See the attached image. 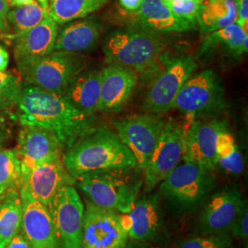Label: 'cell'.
Segmentation results:
<instances>
[{"instance_id": "cell-9", "label": "cell", "mask_w": 248, "mask_h": 248, "mask_svg": "<svg viewBox=\"0 0 248 248\" xmlns=\"http://www.w3.org/2000/svg\"><path fill=\"white\" fill-rule=\"evenodd\" d=\"M196 69L197 63L190 56L171 60L152 81L144 98V108L155 114L172 109L178 92Z\"/></svg>"}, {"instance_id": "cell-2", "label": "cell", "mask_w": 248, "mask_h": 248, "mask_svg": "<svg viewBox=\"0 0 248 248\" xmlns=\"http://www.w3.org/2000/svg\"><path fill=\"white\" fill-rule=\"evenodd\" d=\"M62 163L75 179L93 172L137 168L131 151L117 133L104 126L97 127L68 148Z\"/></svg>"}, {"instance_id": "cell-23", "label": "cell", "mask_w": 248, "mask_h": 248, "mask_svg": "<svg viewBox=\"0 0 248 248\" xmlns=\"http://www.w3.org/2000/svg\"><path fill=\"white\" fill-rule=\"evenodd\" d=\"M100 84L101 70H83L73 78L62 97L81 112L93 115L98 111Z\"/></svg>"}, {"instance_id": "cell-3", "label": "cell", "mask_w": 248, "mask_h": 248, "mask_svg": "<svg viewBox=\"0 0 248 248\" xmlns=\"http://www.w3.org/2000/svg\"><path fill=\"white\" fill-rule=\"evenodd\" d=\"M165 46L160 34L136 25L111 32L103 44V53L108 63L120 64L137 74L151 68Z\"/></svg>"}, {"instance_id": "cell-39", "label": "cell", "mask_w": 248, "mask_h": 248, "mask_svg": "<svg viewBox=\"0 0 248 248\" xmlns=\"http://www.w3.org/2000/svg\"><path fill=\"white\" fill-rule=\"evenodd\" d=\"M9 63V53L7 49L0 45V72L7 71Z\"/></svg>"}, {"instance_id": "cell-16", "label": "cell", "mask_w": 248, "mask_h": 248, "mask_svg": "<svg viewBox=\"0 0 248 248\" xmlns=\"http://www.w3.org/2000/svg\"><path fill=\"white\" fill-rule=\"evenodd\" d=\"M18 191L22 200L20 232L30 248H62L50 210L26 192Z\"/></svg>"}, {"instance_id": "cell-19", "label": "cell", "mask_w": 248, "mask_h": 248, "mask_svg": "<svg viewBox=\"0 0 248 248\" xmlns=\"http://www.w3.org/2000/svg\"><path fill=\"white\" fill-rule=\"evenodd\" d=\"M137 84V74L117 63H108L101 70L98 110L113 112L123 108Z\"/></svg>"}, {"instance_id": "cell-42", "label": "cell", "mask_w": 248, "mask_h": 248, "mask_svg": "<svg viewBox=\"0 0 248 248\" xmlns=\"http://www.w3.org/2000/svg\"><path fill=\"white\" fill-rule=\"evenodd\" d=\"M0 121H5V117L0 113Z\"/></svg>"}, {"instance_id": "cell-40", "label": "cell", "mask_w": 248, "mask_h": 248, "mask_svg": "<svg viewBox=\"0 0 248 248\" xmlns=\"http://www.w3.org/2000/svg\"><path fill=\"white\" fill-rule=\"evenodd\" d=\"M9 126L6 124L5 121H0V149L3 148L4 144L8 141L9 138Z\"/></svg>"}, {"instance_id": "cell-12", "label": "cell", "mask_w": 248, "mask_h": 248, "mask_svg": "<svg viewBox=\"0 0 248 248\" xmlns=\"http://www.w3.org/2000/svg\"><path fill=\"white\" fill-rule=\"evenodd\" d=\"M49 210L62 248H80L85 208L74 185L62 187Z\"/></svg>"}, {"instance_id": "cell-29", "label": "cell", "mask_w": 248, "mask_h": 248, "mask_svg": "<svg viewBox=\"0 0 248 248\" xmlns=\"http://www.w3.org/2000/svg\"><path fill=\"white\" fill-rule=\"evenodd\" d=\"M217 166L229 175H239L244 171V160L234 137L228 130L218 137L216 144Z\"/></svg>"}, {"instance_id": "cell-30", "label": "cell", "mask_w": 248, "mask_h": 248, "mask_svg": "<svg viewBox=\"0 0 248 248\" xmlns=\"http://www.w3.org/2000/svg\"><path fill=\"white\" fill-rule=\"evenodd\" d=\"M22 177L20 160L15 148L0 149V197L18 189Z\"/></svg>"}, {"instance_id": "cell-25", "label": "cell", "mask_w": 248, "mask_h": 248, "mask_svg": "<svg viewBox=\"0 0 248 248\" xmlns=\"http://www.w3.org/2000/svg\"><path fill=\"white\" fill-rule=\"evenodd\" d=\"M22 200L18 189L3 196L0 202V248H4L20 232Z\"/></svg>"}, {"instance_id": "cell-46", "label": "cell", "mask_w": 248, "mask_h": 248, "mask_svg": "<svg viewBox=\"0 0 248 248\" xmlns=\"http://www.w3.org/2000/svg\"><path fill=\"white\" fill-rule=\"evenodd\" d=\"M7 1H8V0H7Z\"/></svg>"}, {"instance_id": "cell-34", "label": "cell", "mask_w": 248, "mask_h": 248, "mask_svg": "<svg viewBox=\"0 0 248 248\" xmlns=\"http://www.w3.org/2000/svg\"><path fill=\"white\" fill-rule=\"evenodd\" d=\"M230 233L236 239L248 242V205L242 210L237 218L234 220L231 227Z\"/></svg>"}, {"instance_id": "cell-18", "label": "cell", "mask_w": 248, "mask_h": 248, "mask_svg": "<svg viewBox=\"0 0 248 248\" xmlns=\"http://www.w3.org/2000/svg\"><path fill=\"white\" fill-rule=\"evenodd\" d=\"M58 31V24L51 17H48L39 25L12 39L14 59L18 74L54 51Z\"/></svg>"}, {"instance_id": "cell-38", "label": "cell", "mask_w": 248, "mask_h": 248, "mask_svg": "<svg viewBox=\"0 0 248 248\" xmlns=\"http://www.w3.org/2000/svg\"><path fill=\"white\" fill-rule=\"evenodd\" d=\"M143 0H120L122 8L129 12H136L141 8Z\"/></svg>"}, {"instance_id": "cell-22", "label": "cell", "mask_w": 248, "mask_h": 248, "mask_svg": "<svg viewBox=\"0 0 248 248\" xmlns=\"http://www.w3.org/2000/svg\"><path fill=\"white\" fill-rule=\"evenodd\" d=\"M101 34V26L93 18H79L58 31L54 51L82 53L93 49Z\"/></svg>"}, {"instance_id": "cell-35", "label": "cell", "mask_w": 248, "mask_h": 248, "mask_svg": "<svg viewBox=\"0 0 248 248\" xmlns=\"http://www.w3.org/2000/svg\"><path fill=\"white\" fill-rule=\"evenodd\" d=\"M9 7L7 0H0V38L7 40L10 35V27L8 20Z\"/></svg>"}, {"instance_id": "cell-37", "label": "cell", "mask_w": 248, "mask_h": 248, "mask_svg": "<svg viewBox=\"0 0 248 248\" xmlns=\"http://www.w3.org/2000/svg\"><path fill=\"white\" fill-rule=\"evenodd\" d=\"M4 248H31L25 237L19 232L12 239L9 241L8 245Z\"/></svg>"}, {"instance_id": "cell-7", "label": "cell", "mask_w": 248, "mask_h": 248, "mask_svg": "<svg viewBox=\"0 0 248 248\" xmlns=\"http://www.w3.org/2000/svg\"><path fill=\"white\" fill-rule=\"evenodd\" d=\"M225 104L221 78L212 69L192 75L177 94L173 108L190 120L211 115L222 109Z\"/></svg>"}, {"instance_id": "cell-43", "label": "cell", "mask_w": 248, "mask_h": 248, "mask_svg": "<svg viewBox=\"0 0 248 248\" xmlns=\"http://www.w3.org/2000/svg\"><path fill=\"white\" fill-rule=\"evenodd\" d=\"M197 1H199V2H202H202H203L204 0H197Z\"/></svg>"}, {"instance_id": "cell-14", "label": "cell", "mask_w": 248, "mask_h": 248, "mask_svg": "<svg viewBox=\"0 0 248 248\" xmlns=\"http://www.w3.org/2000/svg\"><path fill=\"white\" fill-rule=\"evenodd\" d=\"M63 148L52 132L36 126H22L15 148L20 160L22 177L40 165L62 157Z\"/></svg>"}, {"instance_id": "cell-36", "label": "cell", "mask_w": 248, "mask_h": 248, "mask_svg": "<svg viewBox=\"0 0 248 248\" xmlns=\"http://www.w3.org/2000/svg\"><path fill=\"white\" fill-rule=\"evenodd\" d=\"M237 8L236 23L248 33V0H234Z\"/></svg>"}, {"instance_id": "cell-24", "label": "cell", "mask_w": 248, "mask_h": 248, "mask_svg": "<svg viewBox=\"0 0 248 248\" xmlns=\"http://www.w3.org/2000/svg\"><path fill=\"white\" fill-rule=\"evenodd\" d=\"M237 8L234 0H204L197 18L203 32H212L235 23Z\"/></svg>"}, {"instance_id": "cell-17", "label": "cell", "mask_w": 248, "mask_h": 248, "mask_svg": "<svg viewBox=\"0 0 248 248\" xmlns=\"http://www.w3.org/2000/svg\"><path fill=\"white\" fill-rule=\"evenodd\" d=\"M228 127L222 121H193L186 129L183 160L213 171L217 167L218 137Z\"/></svg>"}, {"instance_id": "cell-26", "label": "cell", "mask_w": 248, "mask_h": 248, "mask_svg": "<svg viewBox=\"0 0 248 248\" xmlns=\"http://www.w3.org/2000/svg\"><path fill=\"white\" fill-rule=\"evenodd\" d=\"M108 0H48L50 17L58 25L86 18L101 9Z\"/></svg>"}, {"instance_id": "cell-15", "label": "cell", "mask_w": 248, "mask_h": 248, "mask_svg": "<svg viewBox=\"0 0 248 248\" xmlns=\"http://www.w3.org/2000/svg\"><path fill=\"white\" fill-rule=\"evenodd\" d=\"M74 184L76 179L64 168L62 157H59L36 167L22 177L18 190L49 209L59 190Z\"/></svg>"}, {"instance_id": "cell-8", "label": "cell", "mask_w": 248, "mask_h": 248, "mask_svg": "<svg viewBox=\"0 0 248 248\" xmlns=\"http://www.w3.org/2000/svg\"><path fill=\"white\" fill-rule=\"evenodd\" d=\"M187 127L174 120L166 122L159 140L143 169L144 192L148 193L158 186L183 159Z\"/></svg>"}, {"instance_id": "cell-45", "label": "cell", "mask_w": 248, "mask_h": 248, "mask_svg": "<svg viewBox=\"0 0 248 248\" xmlns=\"http://www.w3.org/2000/svg\"><path fill=\"white\" fill-rule=\"evenodd\" d=\"M1 200H2V198H1V197H0V202H1Z\"/></svg>"}, {"instance_id": "cell-20", "label": "cell", "mask_w": 248, "mask_h": 248, "mask_svg": "<svg viewBox=\"0 0 248 248\" xmlns=\"http://www.w3.org/2000/svg\"><path fill=\"white\" fill-rule=\"evenodd\" d=\"M122 222L129 239L149 241L155 238L161 226L159 193L137 199L132 210L122 214Z\"/></svg>"}, {"instance_id": "cell-1", "label": "cell", "mask_w": 248, "mask_h": 248, "mask_svg": "<svg viewBox=\"0 0 248 248\" xmlns=\"http://www.w3.org/2000/svg\"><path fill=\"white\" fill-rule=\"evenodd\" d=\"M13 120L52 132L67 149L97 128L93 115L81 112L62 96L26 83H22Z\"/></svg>"}, {"instance_id": "cell-21", "label": "cell", "mask_w": 248, "mask_h": 248, "mask_svg": "<svg viewBox=\"0 0 248 248\" xmlns=\"http://www.w3.org/2000/svg\"><path fill=\"white\" fill-rule=\"evenodd\" d=\"M137 12V26L157 34L183 32L195 29L196 23L178 18L164 0H143Z\"/></svg>"}, {"instance_id": "cell-11", "label": "cell", "mask_w": 248, "mask_h": 248, "mask_svg": "<svg viewBox=\"0 0 248 248\" xmlns=\"http://www.w3.org/2000/svg\"><path fill=\"white\" fill-rule=\"evenodd\" d=\"M165 124L162 117L154 114L124 118L114 124L117 135L133 154L138 169L145 168Z\"/></svg>"}, {"instance_id": "cell-32", "label": "cell", "mask_w": 248, "mask_h": 248, "mask_svg": "<svg viewBox=\"0 0 248 248\" xmlns=\"http://www.w3.org/2000/svg\"><path fill=\"white\" fill-rule=\"evenodd\" d=\"M232 237L231 233L191 236L180 242L177 248H234Z\"/></svg>"}, {"instance_id": "cell-10", "label": "cell", "mask_w": 248, "mask_h": 248, "mask_svg": "<svg viewBox=\"0 0 248 248\" xmlns=\"http://www.w3.org/2000/svg\"><path fill=\"white\" fill-rule=\"evenodd\" d=\"M128 240L122 213L87 203L80 248H125Z\"/></svg>"}, {"instance_id": "cell-44", "label": "cell", "mask_w": 248, "mask_h": 248, "mask_svg": "<svg viewBox=\"0 0 248 248\" xmlns=\"http://www.w3.org/2000/svg\"><path fill=\"white\" fill-rule=\"evenodd\" d=\"M167 1H177V0H167Z\"/></svg>"}, {"instance_id": "cell-28", "label": "cell", "mask_w": 248, "mask_h": 248, "mask_svg": "<svg viewBox=\"0 0 248 248\" xmlns=\"http://www.w3.org/2000/svg\"><path fill=\"white\" fill-rule=\"evenodd\" d=\"M247 37H248V33L245 32L235 22L229 26L209 32L202 47V51L208 52L210 49L222 45L226 52L235 57H239L244 54L243 43Z\"/></svg>"}, {"instance_id": "cell-31", "label": "cell", "mask_w": 248, "mask_h": 248, "mask_svg": "<svg viewBox=\"0 0 248 248\" xmlns=\"http://www.w3.org/2000/svg\"><path fill=\"white\" fill-rule=\"evenodd\" d=\"M22 82L16 75L0 72V113L14 118L18 98L21 93Z\"/></svg>"}, {"instance_id": "cell-41", "label": "cell", "mask_w": 248, "mask_h": 248, "mask_svg": "<svg viewBox=\"0 0 248 248\" xmlns=\"http://www.w3.org/2000/svg\"><path fill=\"white\" fill-rule=\"evenodd\" d=\"M32 0H9L10 2V5L12 7H21V6H24L28 3L31 2ZM42 5H44L46 8L49 9V4H48V0H38Z\"/></svg>"}, {"instance_id": "cell-6", "label": "cell", "mask_w": 248, "mask_h": 248, "mask_svg": "<svg viewBox=\"0 0 248 248\" xmlns=\"http://www.w3.org/2000/svg\"><path fill=\"white\" fill-rule=\"evenodd\" d=\"M85 57L78 53L53 51L19 74L23 83L62 96L73 78L86 67Z\"/></svg>"}, {"instance_id": "cell-4", "label": "cell", "mask_w": 248, "mask_h": 248, "mask_svg": "<svg viewBox=\"0 0 248 248\" xmlns=\"http://www.w3.org/2000/svg\"><path fill=\"white\" fill-rule=\"evenodd\" d=\"M133 169L93 172L76 179L90 203L117 213H129L142 186V179L130 175Z\"/></svg>"}, {"instance_id": "cell-13", "label": "cell", "mask_w": 248, "mask_h": 248, "mask_svg": "<svg viewBox=\"0 0 248 248\" xmlns=\"http://www.w3.org/2000/svg\"><path fill=\"white\" fill-rule=\"evenodd\" d=\"M236 186L225 187L211 196L199 215L198 228L202 234L230 233L231 227L246 207Z\"/></svg>"}, {"instance_id": "cell-5", "label": "cell", "mask_w": 248, "mask_h": 248, "mask_svg": "<svg viewBox=\"0 0 248 248\" xmlns=\"http://www.w3.org/2000/svg\"><path fill=\"white\" fill-rule=\"evenodd\" d=\"M214 186L213 171L185 161L160 183L159 191L177 210L191 212L207 201Z\"/></svg>"}, {"instance_id": "cell-27", "label": "cell", "mask_w": 248, "mask_h": 248, "mask_svg": "<svg viewBox=\"0 0 248 248\" xmlns=\"http://www.w3.org/2000/svg\"><path fill=\"white\" fill-rule=\"evenodd\" d=\"M48 17H50L49 9L38 0H32L24 6L9 10L8 20L9 27L13 29V32L8 36L7 40L12 41L15 36L39 25Z\"/></svg>"}, {"instance_id": "cell-33", "label": "cell", "mask_w": 248, "mask_h": 248, "mask_svg": "<svg viewBox=\"0 0 248 248\" xmlns=\"http://www.w3.org/2000/svg\"><path fill=\"white\" fill-rule=\"evenodd\" d=\"M173 14L183 19L189 20L197 24V18L201 9L202 2L197 0H177L167 1L164 0Z\"/></svg>"}]
</instances>
